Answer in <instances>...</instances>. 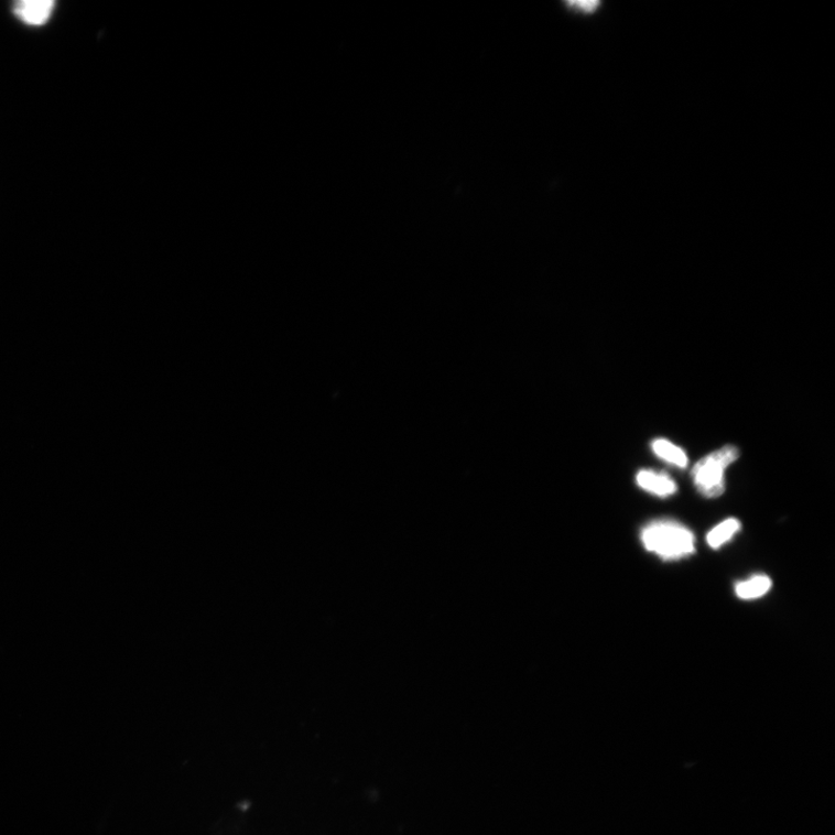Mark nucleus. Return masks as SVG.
<instances>
[{"mask_svg":"<svg viewBox=\"0 0 835 835\" xmlns=\"http://www.w3.org/2000/svg\"><path fill=\"white\" fill-rule=\"evenodd\" d=\"M647 551L665 561H675L695 553V538L686 525L673 520H655L642 531Z\"/></svg>","mask_w":835,"mask_h":835,"instance_id":"obj_1","label":"nucleus"},{"mask_svg":"<svg viewBox=\"0 0 835 835\" xmlns=\"http://www.w3.org/2000/svg\"><path fill=\"white\" fill-rule=\"evenodd\" d=\"M600 6L599 2H592V0H586V2H570L568 7L576 8L577 10H581L583 12H593L596 11L597 8Z\"/></svg>","mask_w":835,"mask_h":835,"instance_id":"obj_8","label":"nucleus"},{"mask_svg":"<svg viewBox=\"0 0 835 835\" xmlns=\"http://www.w3.org/2000/svg\"><path fill=\"white\" fill-rule=\"evenodd\" d=\"M741 529V523L737 519H728L715 527L707 535V542L713 549H718L728 543Z\"/></svg>","mask_w":835,"mask_h":835,"instance_id":"obj_7","label":"nucleus"},{"mask_svg":"<svg viewBox=\"0 0 835 835\" xmlns=\"http://www.w3.org/2000/svg\"><path fill=\"white\" fill-rule=\"evenodd\" d=\"M772 588L771 578L760 575L737 584L736 595L742 600H753L761 598Z\"/></svg>","mask_w":835,"mask_h":835,"instance_id":"obj_5","label":"nucleus"},{"mask_svg":"<svg viewBox=\"0 0 835 835\" xmlns=\"http://www.w3.org/2000/svg\"><path fill=\"white\" fill-rule=\"evenodd\" d=\"M653 452L666 463H670L680 468H686L688 465V458L686 453L673 445L672 443L664 441V438H658L652 444Z\"/></svg>","mask_w":835,"mask_h":835,"instance_id":"obj_6","label":"nucleus"},{"mask_svg":"<svg viewBox=\"0 0 835 835\" xmlns=\"http://www.w3.org/2000/svg\"><path fill=\"white\" fill-rule=\"evenodd\" d=\"M738 456L739 452L735 446H727L700 459L692 470L697 491L709 499L720 497L725 491V469L734 464Z\"/></svg>","mask_w":835,"mask_h":835,"instance_id":"obj_2","label":"nucleus"},{"mask_svg":"<svg viewBox=\"0 0 835 835\" xmlns=\"http://www.w3.org/2000/svg\"><path fill=\"white\" fill-rule=\"evenodd\" d=\"M55 6L53 0H20L15 3L13 12L23 23L41 26L51 19Z\"/></svg>","mask_w":835,"mask_h":835,"instance_id":"obj_3","label":"nucleus"},{"mask_svg":"<svg viewBox=\"0 0 835 835\" xmlns=\"http://www.w3.org/2000/svg\"><path fill=\"white\" fill-rule=\"evenodd\" d=\"M636 480L643 490L662 498L670 497L677 490L675 481L664 473L642 470Z\"/></svg>","mask_w":835,"mask_h":835,"instance_id":"obj_4","label":"nucleus"}]
</instances>
